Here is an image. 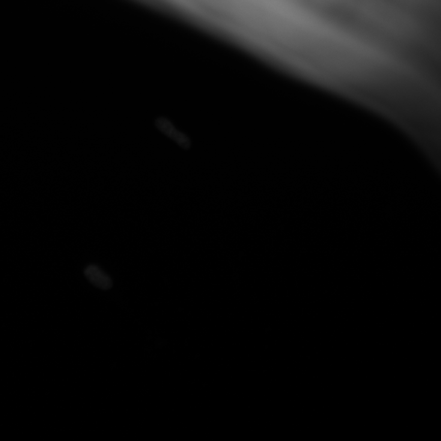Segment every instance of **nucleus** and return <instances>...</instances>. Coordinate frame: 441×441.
I'll return each mask as SVG.
<instances>
[{
	"mask_svg": "<svg viewBox=\"0 0 441 441\" xmlns=\"http://www.w3.org/2000/svg\"><path fill=\"white\" fill-rule=\"evenodd\" d=\"M155 125L161 132L172 139L173 141L177 142L181 147L184 148L188 147V139L183 134L176 129L174 125L168 119L164 117L158 118L155 122Z\"/></svg>",
	"mask_w": 441,
	"mask_h": 441,
	"instance_id": "1",
	"label": "nucleus"
},
{
	"mask_svg": "<svg viewBox=\"0 0 441 441\" xmlns=\"http://www.w3.org/2000/svg\"><path fill=\"white\" fill-rule=\"evenodd\" d=\"M85 275L92 284L101 290H109L112 288L111 279L99 267L94 265L88 266L85 270Z\"/></svg>",
	"mask_w": 441,
	"mask_h": 441,
	"instance_id": "2",
	"label": "nucleus"
}]
</instances>
